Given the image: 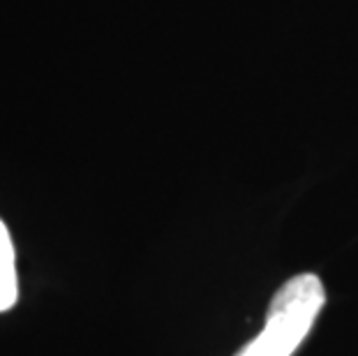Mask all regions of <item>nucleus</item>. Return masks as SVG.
<instances>
[{"label":"nucleus","mask_w":358,"mask_h":356,"mask_svg":"<svg viewBox=\"0 0 358 356\" xmlns=\"http://www.w3.org/2000/svg\"><path fill=\"white\" fill-rule=\"evenodd\" d=\"M19 297L17 264H14V245L5 222L0 220V313L10 310Z\"/></svg>","instance_id":"obj_2"},{"label":"nucleus","mask_w":358,"mask_h":356,"mask_svg":"<svg viewBox=\"0 0 358 356\" xmlns=\"http://www.w3.org/2000/svg\"><path fill=\"white\" fill-rule=\"evenodd\" d=\"M326 303L322 280L312 273L287 280L271 301L266 327L236 356H292Z\"/></svg>","instance_id":"obj_1"}]
</instances>
